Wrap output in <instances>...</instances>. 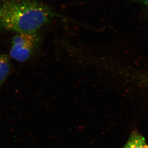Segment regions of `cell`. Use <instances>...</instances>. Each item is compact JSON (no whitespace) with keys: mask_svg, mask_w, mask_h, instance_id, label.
Listing matches in <instances>:
<instances>
[{"mask_svg":"<svg viewBox=\"0 0 148 148\" xmlns=\"http://www.w3.org/2000/svg\"><path fill=\"white\" fill-rule=\"evenodd\" d=\"M122 148H148V144L143 135L133 131Z\"/></svg>","mask_w":148,"mask_h":148,"instance_id":"obj_3","label":"cell"},{"mask_svg":"<svg viewBox=\"0 0 148 148\" xmlns=\"http://www.w3.org/2000/svg\"><path fill=\"white\" fill-rule=\"evenodd\" d=\"M130 1L140 4L143 7L148 9V0H129Z\"/></svg>","mask_w":148,"mask_h":148,"instance_id":"obj_5","label":"cell"},{"mask_svg":"<svg viewBox=\"0 0 148 148\" xmlns=\"http://www.w3.org/2000/svg\"><path fill=\"white\" fill-rule=\"evenodd\" d=\"M140 77L144 81L148 82V75H147L146 73L141 72V73L140 74Z\"/></svg>","mask_w":148,"mask_h":148,"instance_id":"obj_6","label":"cell"},{"mask_svg":"<svg viewBox=\"0 0 148 148\" xmlns=\"http://www.w3.org/2000/svg\"><path fill=\"white\" fill-rule=\"evenodd\" d=\"M60 17L40 0H0V30L35 32Z\"/></svg>","mask_w":148,"mask_h":148,"instance_id":"obj_1","label":"cell"},{"mask_svg":"<svg viewBox=\"0 0 148 148\" xmlns=\"http://www.w3.org/2000/svg\"><path fill=\"white\" fill-rule=\"evenodd\" d=\"M40 39L38 31L16 33L12 40L10 57L19 62H27L38 48Z\"/></svg>","mask_w":148,"mask_h":148,"instance_id":"obj_2","label":"cell"},{"mask_svg":"<svg viewBox=\"0 0 148 148\" xmlns=\"http://www.w3.org/2000/svg\"><path fill=\"white\" fill-rule=\"evenodd\" d=\"M11 69L8 56L0 52V88L10 75Z\"/></svg>","mask_w":148,"mask_h":148,"instance_id":"obj_4","label":"cell"}]
</instances>
